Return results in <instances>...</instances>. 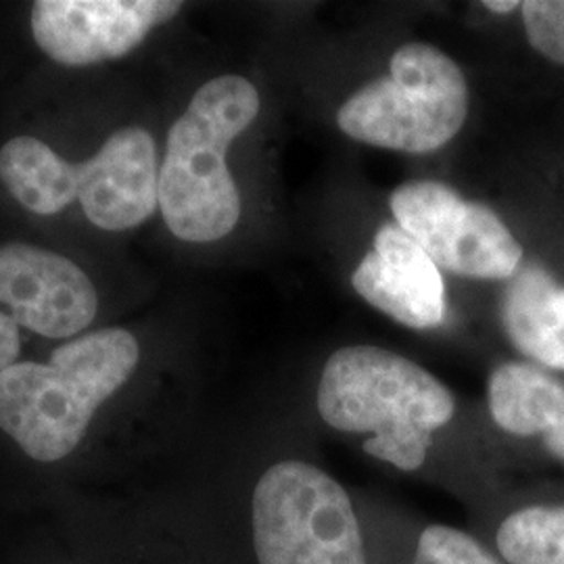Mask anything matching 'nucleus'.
Here are the masks:
<instances>
[{"label": "nucleus", "mask_w": 564, "mask_h": 564, "mask_svg": "<svg viewBox=\"0 0 564 564\" xmlns=\"http://www.w3.org/2000/svg\"><path fill=\"white\" fill-rule=\"evenodd\" d=\"M141 347L123 328H102L53 349L51 360L0 372V429L39 463L80 445L95 412L134 375Z\"/></svg>", "instance_id": "f257e3e1"}, {"label": "nucleus", "mask_w": 564, "mask_h": 564, "mask_svg": "<svg viewBox=\"0 0 564 564\" xmlns=\"http://www.w3.org/2000/svg\"><path fill=\"white\" fill-rule=\"evenodd\" d=\"M316 405L328 426L372 435L366 454L405 473L423 466L433 433L456 412L437 377L377 345L337 349L324 364Z\"/></svg>", "instance_id": "f03ea898"}, {"label": "nucleus", "mask_w": 564, "mask_h": 564, "mask_svg": "<svg viewBox=\"0 0 564 564\" xmlns=\"http://www.w3.org/2000/svg\"><path fill=\"white\" fill-rule=\"evenodd\" d=\"M258 88L235 74L205 82L170 128L160 167V209L174 237L220 241L241 220L226 153L260 113Z\"/></svg>", "instance_id": "7ed1b4c3"}, {"label": "nucleus", "mask_w": 564, "mask_h": 564, "mask_svg": "<svg viewBox=\"0 0 564 564\" xmlns=\"http://www.w3.org/2000/svg\"><path fill=\"white\" fill-rule=\"evenodd\" d=\"M0 181L39 216L80 202L86 218L109 232L130 230L160 207L158 147L139 126L113 132L84 163L63 160L34 137L11 139L0 149Z\"/></svg>", "instance_id": "20e7f679"}, {"label": "nucleus", "mask_w": 564, "mask_h": 564, "mask_svg": "<svg viewBox=\"0 0 564 564\" xmlns=\"http://www.w3.org/2000/svg\"><path fill=\"white\" fill-rule=\"evenodd\" d=\"M468 116V84L444 51L426 42L400 46L389 74L356 90L337 111V126L354 141L431 153L445 147Z\"/></svg>", "instance_id": "39448f33"}, {"label": "nucleus", "mask_w": 564, "mask_h": 564, "mask_svg": "<svg viewBox=\"0 0 564 564\" xmlns=\"http://www.w3.org/2000/svg\"><path fill=\"white\" fill-rule=\"evenodd\" d=\"M251 521L260 564H366L347 491L314 464L270 466L256 485Z\"/></svg>", "instance_id": "423d86ee"}, {"label": "nucleus", "mask_w": 564, "mask_h": 564, "mask_svg": "<svg viewBox=\"0 0 564 564\" xmlns=\"http://www.w3.org/2000/svg\"><path fill=\"white\" fill-rule=\"evenodd\" d=\"M389 205L403 232L452 274L510 281L523 263V247L500 216L484 203L466 202L444 182H405Z\"/></svg>", "instance_id": "0eeeda50"}, {"label": "nucleus", "mask_w": 564, "mask_h": 564, "mask_svg": "<svg viewBox=\"0 0 564 564\" xmlns=\"http://www.w3.org/2000/svg\"><path fill=\"white\" fill-rule=\"evenodd\" d=\"M97 310L95 284L72 260L28 242L0 247V372L18 364L20 328L69 339Z\"/></svg>", "instance_id": "6e6552de"}, {"label": "nucleus", "mask_w": 564, "mask_h": 564, "mask_svg": "<svg viewBox=\"0 0 564 564\" xmlns=\"http://www.w3.org/2000/svg\"><path fill=\"white\" fill-rule=\"evenodd\" d=\"M181 9L174 0H39L32 34L51 59L86 67L132 53Z\"/></svg>", "instance_id": "1a4fd4ad"}, {"label": "nucleus", "mask_w": 564, "mask_h": 564, "mask_svg": "<svg viewBox=\"0 0 564 564\" xmlns=\"http://www.w3.org/2000/svg\"><path fill=\"white\" fill-rule=\"evenodd\" d=\"M351 284L362 300L408 328L444 323V276L398 224L377 230L372 251L354 270Z\"/></svg>", "instance_id": "9d476101"}, {"label": "nucleus", "mask_w": 564, "mask_h": 564, "mask_svg": "<svg viewBox=\"0 0 564 564\" xmlns=\"http://www.w3.org/2000/svg\"><path fill=\"white\" fill-rule=\"evenodd\" d=\"M506 337L524 358L564 370V282L542 265H524L502 297Z\"/></svg>", "instance_id": "9b49d317"}, {"label": "nucleus", "mask_w": 564, "mask_h": 564, "mask_svg": "<svg viewBox=\"0 0 564 564\" xmlns=\"http://www.w3.org/2000/svg\"><path fill=\"white\" fill-rule=\"evenodd\" d=\"M491 419L510 435H545L564 419V384L538 366L506 362L487 387Z\"/></svg>", "instance_id": "f8f14e48"}, {"label": "nucleus", "mask_w": 564, "mask_h": 564, "mask_svg": "<svg viewBox=\"0 0 564 564\" xmlns=\"http://www.w3.org/2000/svg\"><path fill=\"white\" fill-rule=\"evenodd\" d=\"M498 550L510 564H564V506H531L506 519Z\"/></svg>", "instance_id": "ddd939ff"}, {"label": "nucleus", "mask_w": 564, "mask_h": 564, "mask_svg": "<svg viewBox=\"0 0 564 564\" xmlns=\"http://www.w3.org/2000/svg\"><path fill=\"white\" fill-rule=\"evenodd\" d=\"M419 561L424 564H500L477 540L445 524L424 529L419 540Z\"/></svg>", "instance_id": "4468645a"}, {"label": "nucleus", "mask_w": 564, "mask_h": 564, "mask_svg": "<svg viewBox=\"0 0 564 564\" xmlns=\"http://www.w3.org/2000/svg\"><path fill=\"white\" fill-rule=\"evenodd\" d=\"M524 34L545 59L564 65V0L521 2Z\"/></svg>", "instance_id": "2eb2a0df"}, {"label": "nucleus", "mask_w": 564, "mask_h": 564, "mask_svg": "<svg viewBox=\"0 0 564 564\" xmlns=\"http://www.w3.org/2000/svg\"><path fill=\"white\" fill-rule=\"evenodd\" d=\"M545 449L564 463V419L558 426H554L550 433L544 435Z\"/></svg>", "instance_id": "dca6fc26"}, {"label": "nucleus", "mask_w": 564, "mask_h": 564, "mask_svg": "<svg viewBox=\"0 0 564 564\" xmlns=\"http://www.w3.org/2000/svg\"><path fill=\"white\" fill-rule=\"evenodd\" d=\"M484 7L485 9H487V11H491V13H500V15H505V13H510V11H514V9H519V11H521V2H517V0H512V2H498V0H485Z\"/></svg>", "instance_id": "f3484780"}]
</instances>
